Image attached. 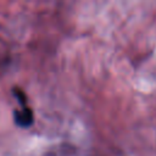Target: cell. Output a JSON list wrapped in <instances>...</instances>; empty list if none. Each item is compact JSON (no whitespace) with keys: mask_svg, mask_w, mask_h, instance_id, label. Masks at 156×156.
<instances>
[{"mask_svg":"<svg viewBox=\"0 0 156 156\" xmlns=\"http://www.w3.org/2000/svg\"><path fill=\"white\" fill-rule=\"evenodd\" d=\"M15 116V122L20 126V127H29L32 123H33V112L29 107H23L22 110H18V111H15L13 113Z\"/></svg>","mask_w":156,"mask_h":156,"instance_id":"1","label":"cell"},{"mask_svg":"<svg viewBox=\"0 0 156 156\" xmlns=\"http://www.w3.org/2000/svg\"><path fill=\"white\" fill-rule=\"evenodd\" d=\"M13 94L16 95L17 100H18L22 105H24V104H26V101H27V100H26V95H24V93H23V91H21L20 89H15V90H13Z\"/></svg>","mask_w":156,"mask_h":156,"instance_id":"2","label":"cell"}]
</instances>
